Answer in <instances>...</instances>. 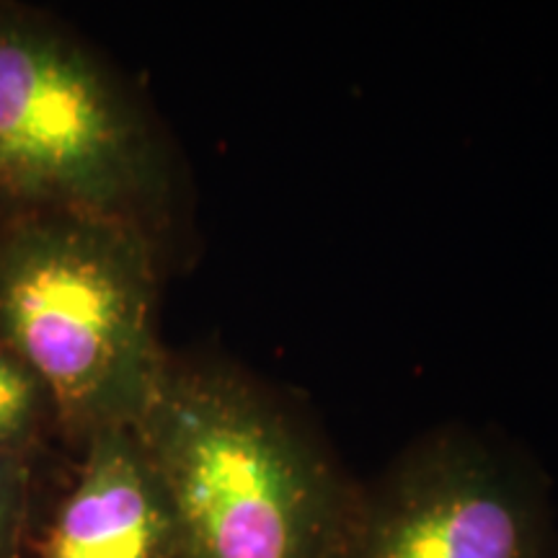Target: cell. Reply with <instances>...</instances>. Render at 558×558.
<instances>
[{"label": "cell", "mask_w": 558, "mask_h": 558, "mask_svg": "<svg viewBox=\"0 0 558 558\" xmlns=\"http://www.w3.org/2000/svg\"><path fill=\"white\" fill-rule=\"evenodd\" d=\"M50 416L52 407L41 383L0 344V450L26 456Z\"/></svg>", "instance_id": "cell-6"}, {"label": "cell", "mask_w": 558, "mask_h": 558, "mask_svg": "<svg viewBox=\"0 0 558 558\" xmlns=\"http://www.w3.org/2000/svg\"><path fill=\"white\" fill-rule=\"evenodd\" d=\"M538 492L478 439L435 435L354 488L331 558H546Z\"/></svg>", "instance_id": "cell-4"}, {"label": "cell", "mask_w": 558, "mask_h": 558, "mask_svg": "<svg viewBox=\"0 0 558 558\" xmlns=\"http://www.w3.org/2000/svg\"><path fill=\"white\" fill-rule=\"evenodd\" d=\"M29 460L0 450V558H16L29 514Z\"/></svg>", "instance_id": "cell-7"}, {"label": "cell", "mask_w": 558, "mask_h": 558, "mask_svg": "<svg viewBox=\"0 0 558 558\" xmlns=\"http://www.w3.org/2000/svg\"><path fill=\"white\" fill-rule=\"evenodd\" d=\"M132 429L171 501L184 558L333 556L354 486L248 378L171 362Z\"/></svg>", "instance_id": "cell-2"}, {"label": "cell", "mask_w": 558, "mask_h": 558, "mask_svg": "<svg viewBox=\"0 0 558 558\" xmlns=\"http://www.w3.org/2000/svg\"><path fill=\"white\" fill-rule=\"evenodd\" d=\"M41 558H184L171 501L135 429H104L83 442Z\"/></svg>", "instance_id": "cell-5"}, {"label": "cell", "mask_w": 558, "mask_h": 558, "mask_svg": "<svg viewBox=\"0 0 558 558\" xmlns=\"http://www.w3.org/2000/svg\"><path fill=\"white\" fill-rule=\"evenodd\" d=\"M166 177L122 81L60 26L0 3V205L150 230Z\"/></svg>", "instance_id": "cell-3"}, {"label": "cell", "mask_w": 558, "mask_h": 558, "mask_svg": "<svg viewBox=\"0 0 558 558\" xmlns=\"http://www.w3.org/2000/svg\"><path fill=\"white\" fill-rule=\"evenodd\" d=\"M0 344L81 445L135 427L171 365L150 230L78 213L13 215L0 226Z\"/></svg>", "instance_id": "cell-1"}]
</instances>
